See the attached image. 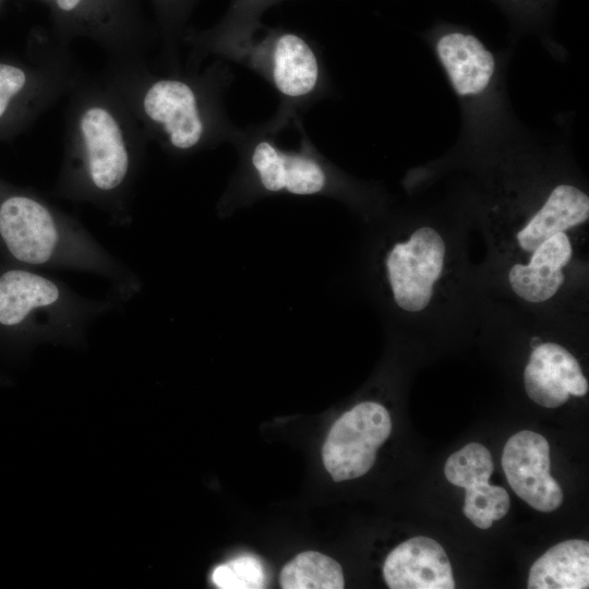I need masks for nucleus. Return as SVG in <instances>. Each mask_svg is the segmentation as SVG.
Segmentation results:
<instances>
[{
	"label": "nucleus",
	"instance_id": "obj_23",
	"mask_svg": "<svg viewBox=\"0 0 589 589\" xmlns=\"http://www.w3.org/2000/svg\"><path fill=\"white\" fill-rule=\"evenodd\" d=\"M540 344H542V340L539 337H533L530 340V346L532 347V349L539 346Z\"/></svg>",
	"mask_w": 589,
	"mask_h": 589
},
{
	"label": "nucleus",
	"instance_id": "obj_9",
	"mask_svg": "<svg viewBox=\"0 0 589 589\" xmlns=\"http://www.w3.org/2000/svg\"><path fill=\"white\" fill-rule=\"evenodd\" d=\"M502 466L513 491L532 508L550 513L563 502V492L550 474V445L540 434L524 430L505 444Z\"/></svg>",
	"mask_w": 589,
	"mask_h": 589
},
{
	"label": "nucleus",
	"instance_id": "obj_11",
	"mask_svg": "<svg viewBox=\"0 0 589 589\" xmlns=\"http://www.w3.org/2000/svg\"><path fill=\"white\" fill-rule=\"evenodd\" d=\"M524 385L529 398L544 408H557L569 395L584 396L589 388L576 358L555 342H542L532 349Z\"/></svg>",
	"mask_w": 589,
	"mask_h": 589
},
{
	"label": "nucleus",
	"instance_id": "obj_21",
	"mask_svg": "<svg viewBox=\"0 0 589 589\" xmlns=\"http://www.w3.org/2000/svg\"><path fill=\"white\" fill-rule=\"evenodd\" d=\"M53 1L57 7L64 12H71L74 11L82 2L83 0H51Z\"/></svg>",
	"mask_w": 589,
	"mask_h": 589
},
{
	"label": "nucleus",
	"instance_id": "obj_4",
	"mask_svg": "<svg viewBox=\"0 0 589 589\" xmlns=\"http://www.w3.org/2000/svg\"><path fill=\"white\" fill-rule=\"evenodd\" d=\"M232 79L229 68L219 64L199 80H155L144 94L143 111L176 152L230 143L239 127L227 116L223 96Z\"/></svg>",
	"mask_w": 589,
	"mask_h": 589
},
{
	"label": "nucleus",
	"instance_id": "obj_20",
	"mask_svg": "<svg viewBox=\"0 0 589 589\" xmlns=\"http://www.w3.org/2000/svg\"><path fill=\"white\" fill-rule=\"evenodd\" d=\"M26 83L25 72L14 65L0 63V117L10 100L19 94Z\"/></svg>",
	"mask_w": 589,
	"mask_h": 589
},
{
	"label": "nucleus",
	"instance_id": "obj_3",
	"mask_svg": "<svg viewBox=\"0 0 589 589\" xmlns=\"http://www.w3.org/2000/svg\"><path fill=\"white\" fill-rule=\"evenodd\" d=\"M201 43L204 50L248 68L269 84L280 100L277 111L302 117L329 95L321 49L302 33L262 23L250 32Z\"/></svg>",
	"mask_w": 589,
	"mask_h": 589
},
{
	"label": "nucleus",
	"instance_id": "obj_18",
	"mask_svg": "<svg viewBox=\"0 0 589 589\" xmlns=\"http://www.w3.org/2000/svg\"><path fill=\"white\" fill-rule=\"evenodd\" d=\"M283 0H230L221 21L201 40L218 39L253 31L262 24V15Z\"/></svg>",
	"mask_w": 589,
	"mask_h": 589
},
{
	"label": "nucleus",
	"instance_id": "obj_8",
	"mask_svg": "<svg viewBox=\"0 0 589 589\" xmlns=\"http://www.w3.org/2000/svg\"><path fill=\"white\" fill-rule=\"evenodd\" d=\"M80 131L84 181L98 194L120 190L130 172V155L113 115L104 107H89L80 119Z\"/></svg>",
	"mask_w": 589,
	"mask_h": 589
},
{
	"label": "nucleus",
	"instance_id": "obj_22",
	"mask_svg": "<svg viewBox=\"0 0 589 589\" xmlns=\"http://www.w3.org/2000/svg\"><path fill=\"white\" fill-rule=\"evenodd\" d=\"M172 1H173V3H172L173 8L178 9V14L180 15L179 10H180L181 7H184L187 4L185 2H188V0H172Z\"/></svg>",
	"mask_w": 589,
	"mask_h": 589
},
{
	"label": "nucleus",
	"instance_id": "obj_5",
	"mask_svg": "<svg viewBox=\"0 0 589 589\" xmlns=\"http://www.w3.org/2000/svg\"><path fill=\"white\" fill-rule=\"evenodd\" d=\"M109 306L25 266L0 272V329L47 337L73 335Z\"/></svg>",
	"mask_w": 589,
	"mask_h": 589
},
{
	"label": "nucleus",
	"instance_id": "obj_2",
	"mask_svg": "<svg viewBox=\"0 0 589 589\" xmlns=\"http://www.w3.org/2000/svg\"><path fill=\"white\" fill-rule=\"evenodd\" d=\"M0 244L25 267L88 272L108 279L127 300L140 289L136 276L107 252L82 226L28 195L0 203Z\"/></svg>",
	"mask_w": 589,
	"mask_h": 589
},
{
	"label": "nucleus",
	"instance_id": "obj_1",
	"mask_svg": "<svg viewBox=\"0 0 589 589\" xmlns=\"http://www.w3.org/2000/svg\"><path fill=\"white\" fill-rule=\"evenodd\" d=\"M299 118L277 111L266 122L238 128L230 142L237 151L238 164L218 202L219 215L227 216L277 195L339 197L345 194L346 180L314 146L302 124L296 148L279 143V132Z\"/></svg>",
	"mask_w": 589,
	"mask_h": 589
},
{
	"label": "nucleus",
	"instance_id": "obj_16",
	"mask_svg": "<svg viewBox=\"0 0 589 589\" xmlns=\"http://www.w3.org/2000/svg\"><path fill=\"white\" fill-rule=\"evenodd\" d=\"M529 589H585L589 587V543L568 540L557 543L531 566Z\"/></svg>",
	"mask_w": 589,
	"mask_h": 589
},
{
	"label": "nucleus",
	"instance_id": "obj_15",
	"mask_svg": "<svg viewBox=\"0 0 589 589\" xmlns=\"http://www.w3.org/2000/svg\"><path fill=\"white\" fill-rule=\"evenodd\" d=\"M588 217V195L575 185L558 184L517 232L516 243L524 252L532 253L551 236L584 224Z\"/></svg>",
	"mask_w": 589,
	"mask_h": 589
},
{
	"label": "nucleus",
	"instance_id": "obj_10",
	"mask_svg": "<svg viewBox=\"0 0 589 589\" xmlns=\"http://www.w3.org/2000/svg\"><path fill=\"white\" fill-rule=\"evenodd\" d=\"M493 470L489 449L479 443H469L452 454L444 467L447 480L465 489L464 514L480 529L502 519L510 505L507 491L489 483Z\"/></svg>",
	"mask_w": 589,
	"mask_h": 589
},
{
	"label": "nucleus",
	"instance_id": "obj_17",
	"mask_svg": "<svg viewBox=\"0 0 589 589\" xmlns=\"http://www.w3.org/2000/svg\"><path fill=\"white\" fill-rule=\"evenodd\" d=\"M279 582L284 589H342L345 587L342 568L338 562L316 551H304L296 555L283 567Z\"/></svg>",
	"mask_w": 589,
	"mask_h": 589
},
{
	"label": "nucleus",
	"instance_id": "obj_12",
	"mask_svg": "<svg viewBox=\"0 0 589 589\" xmlns=\"http://www.w3.org/2000/svg\"><path fill=\"white\" fill-rule=\"evenodd\" d=\"M383 576L390 589L455 588L444 549L428 537H414L396 546L384 562Z\"/></svg>",
	"mask_w": 589,
	"mask_h": 589
},
{
	"label": "nucleus",
	"instance_id": "obj_14",
	"mask_svg": "<svg viewBox=\"0 0 589 589\" xmlns=\"http://www.w3.org/2000/svg\"><path fill=\"white\" fill-rule=\"evenodd\" d=\"M573 249L568 236L558 232L542 242L527 264H515L508 273L509 285L519 298L530 303L551 299L564 283L563 268Z\"/></svg>",
	"mask_w": 589,
	"mask_h": 589
},
{
	"label": "nucleus",
	"instance_id": "obj_13",
	"mask_svg": "<svg viewBox=\"0 0 589 589\" xmlns=\"http://www.w3.org/2000/svg\"><path fill=\"white\" fill-rule=\"evenodd\" d=\"M437 58L459 97H474L491 84L496 71L494 55L474 35L449 32L435 46Z\"/></svg>",
	"mask_w": 589,
	"mask_h": 589
},
{
	"label": "nucleus",
	"instance_id": "obj_19",
	"mask_svg": "<svg viewBox=\"0 0 589 589\" xmlns=\"http://www.w3.org/2000/svg\"><path fill=\"white\" fill-rule=\"evenodd\" d=\"M212 579L221 589H257L264 587L265 575L256 557L244 555L217 566Z\"/></svg>",
	"mask_w": 589,
	"mask_h": 589
},
{
	"label": "nucleus",
	"instance_id": "obj_7",
	"mask_svg": "<svg viewBox=\"0 0 589 589\" xmlns=\"http://www.w3.org/2000/svg\"><path fill=\"white\" fill-rule=\"evenodd\" d=\"M445 241L432 227L416 229L385 254V278L395 304L406 312L423 311L433 297L445 263Z\"/></svg>",
	"mask_w": 589,
	"mask_h": 589
},
{
	"label": "nucleus",
	"instance_id": "obj_6",
	"mask_svg": "<svg viewBox=\"0 0 589 589\" xmlns=\"http://www.w3.org/2000/svg\"><path fill=\"white\" fill-rule=\"evenodd\" d=\"M390 432L392 420L384 406L376 401L356 405L335 421L327 434L322 448L325 469L335 482L365 474Z\"/></svg>",
	"mask_w": 589,
	"mask_h": 589
}]
</instances>
